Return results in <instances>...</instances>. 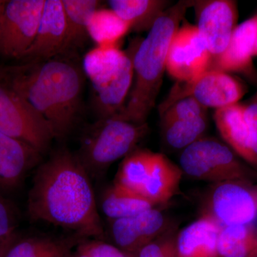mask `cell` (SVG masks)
Instances as JSON below:
<instances>
[{
    "mask_svg": "<svg viewBox=\"0 0 257 257\" xmlns=\"http://www.w3.org/2000/svg\"><path fill=\"white\" fill-rule=\"evenodd\" d=\"M168 221L163 213L152 208L137 215L111 221L113 244L136 255L147 243L168 231Z\"/></svg>",
    "mask_w": 257,
    "mask_h": 257,
    "instance_id": "obj_13",
    "label": "cell"
},
{
    "mask_svg": "<svg viewBox=\"0 0 257 257\" xmlns=\"http://www.w3.org/2000/svg\"><path fill=\"white\" fill-rule=\"evenodd\" d=\"M108 4L136 32L150 31L157 19L171 7V2L165 0H110Z\"/></svg>",
    "mask_w": 257,
    "mask_h": 257,
    "instance_id": "obj_20",
    "label": "cell"
},
{
    "mask_svg": "<svg viewBox=\"0 0 257 257\" xmlns=\"http://www.w3.org/2000/svg\"><path fill=\"white\" fill-rule=\"evenodd\" d=\"M179 167L184 175L212 184L231 180L257 181V172L226 144L204 136L182 150Z\"/></svg>",
    "mask_w": 257,
    "mask_h": 257,
    "instance_id": "obj_6",
    "label": "cell"
},
{
    "mask_svg": "<svg viewBox=\"0 0 257 257\" xmlns=\"http://www.w3.org/2000/svg\"><path fill=\"white\" fill-rule=\"evenodd\" d=\"M18 239V235L16 233L9 236V237L0 239V257H5L8 250Z\"/></svg>",
    "mask_w": 257,
    "mask_h": 257,
    "instance_id": "obj_33",
    "label": "cell"
},
{
    "mask_svg": "<svg viewBox=\"0 0 257 257\" xmlns=\"http://www.w3.org/2000/svg\"><path fill=\"white\" fill-rule=\"evenodd\" d=\"M76 248L89 257H135V255L126 252L113 243L106 242L102 239L82 240Z\"/></svg>",
    "mask_w": 257,
    "mask_h": 257,
    "instance_id": "obj_29",
    "label": "cell"
},
{
    "mask_svg": "<svg viewBox=\"0 0 257 257\" xmlns=\"http://www.w3.org/2000/svg\"><path fill=\"white\" fill-rule=\"evenodd\" d=\"M194 3L181 0L170 7L157 19L147 37L138 42L133 60L135 83L117 116L133 122L147 123L162 87L171 42Z\"/></svg>",
    "mask_w": 257,
    "mask_h": 257,
    "instance_id": "obj_3",
    "label": "cell"
},
{
    "mask_svg": "<svg viewBox=\"0 0 257 257\" xmlns=\"http://www.w3.org/2000/svg\"><path fill=\"white\" fill-rule=\"evenodd\" d=\"M183 172L165 155L155 152L151 170L141 194L155 207L166 204L178 192Z\"/></svg>",
    "mask_w": 257,
    "mask_h": 257,
    "instance_id": "obj_18",
    "label": "cell"
},
{
    "mask_svg": "<svg viewBox=\"0 0 257 257\" xmlns=\"http://www.w3.org/2000/svg\"><path fill=\"white\" fill-rule=\"evenodd\" d=\"M219 257H250L257 249L253 226H221L217 243Z\"/></svg>",
    "mask_w": 257,
    "mask_h": 257,
    "instance_id": "obj_26",
    "label": "cell"
},
{
    "mask_svg": "<svg viewBox=\"0 0 257 257\" xmlns=\"http://www.w3.org/2000/svg\"><path fill=\"white\" fill-rule=\"evenodd\" d=\"M82 240L73 234L67 238L33 236L18 239L5 257H66Z\"/></svg>",
    "mask_w": 257,
    "mask_h": 257,
    "instance_id": "obj_22",
    "label": "cell"
},
{
    "mask_svg": "<svg viewBox=\"0 0 257 257\" xmlns=\"http://www.w3.org/2000/svg\"><path fill=\"white\" fill-rule=\"evenodd\" d=\"M6 4L7 1H5V0H0V30H1L2 23H3V15H4Z\"/></svg>",
    "mask_w": 257,
    "mask_h": 257,
    "instance_id": "obj_35",
    "label": "cell"
},
{
    "mask_svg": "<svg viewBox=\"0 0 257 257\" xmlns=\"http://www.w3.org/2000/svg\"><path fill=\"white\" fill-rule=\"evenodd\" d=\"M207 116V109L191 96L179 99L161 114V124Z\"/></svg>",
    "mask_w": 257,
    "mask_h": 257,
    "instance_id": "obj_28",
    "label": "cell"
},
{
    "mask_svg": "<svg viewBox=\"0 0 257 257\" xmlns=\"http://www.w3.org/2000/svg\"><path fill=\"white\" fill-rule=\"evenodd\" d=\"M214 120L218 132L226 145L251 167L252 156L243 104L236 103L216 109Z\"/></svg>",
    "mask_w": 257,
    "mask_h": 257,
    "instance_id": "obj_19",
    "label": "cell"
},
{
    "mask_svg": "<svg viewBox=\"0 0 257 257\" xmlns=\"http://www.w3.org/2000/svg\"><path fill=\"white\" fill-rule=\"evenodd\" d=\"M138 42L126 52L117 47H96L84 56L83 72L92 84L98 119L122 111L133 84V55Z\"/></svg>",
    "mask_w": 257,
    "mask_h": 257,
    "instance_id": "obj_4",
    "label": "cell"
},
{
    "mask_svg": "<svg viewBox=\"0 0 257 257\" xmlns=\"http://www.w3.org/2000/svg\"><path fill=\"white\" fill-rule=\"evenodd\" d=\"M167 231L160 237L143 246L135 257H177L176 236Z\"/></svg>",
    "mask_w": 257,
    "mask_h": 257,
    "instance_id": "obj_30",
    "label": "cell"
},
{
    "mask_svg": "<svg viewBox=\"0 0 257 257\" xmlns=\"http://www.w3.org/2000/svg\"><path fill=\"white\" fill-rule=\"evenodd\" d=\"M256 40L257 14L236 26L227 48L209 69L242 74L253 80L256 79L253 64Z\"/></svg>",
    "mask_w": 257,
    "mask_h": 257,
    "instance_id": "obj_15",
    "label": "cell"
},
{
    "mask_svg": "<svg viewBox=\"0 0 257 257\" xmlns=\"http://www.w3.org/2000/svg\"><path fill=\"white\" fill-rule=\"evenodd\" d=\"M66 22L67 42L66 52L82 46L88 35V24L93 13L99 9L97 0H62Z\"/></svg>",
    "mask_w": 257,
    "mask_h": 257,
    "instance_id": "obj_23",
    "label": "cell"
},
{
    "mask_svg": "<svg viewBox=\"0 0 257 257\" xmlns=\"http://www.w3.org/2000/svg\"><path fill=\"white\" fill-rule=\"evenodd\" d=\"M162 125V140L169 148L184 150L205 136L209 126L208 116L178 120Z\"/></svg>",
    "mask_w": 257,
    "mask_h": 257,
    "instance_id": "obj_27",
    "label": "cell"
},
{
    "mask_svg": "<svg viewBox=\"0 0 257 257\" xmlns=\"http://www.w3.org/2000/svg\"><path fill=\"white\" fill-rule=\"evenodd\" d=\"M28 212L32 221L68 230L83 239L104 236L90 176L66 149L54 152L37 169Z\"/></svg>",
    "mask_w": 257,
    "mask_h": 257,
    "instance_id": "obj_1",
    "label": "cell"
},
{
    "mask_svg": "<svg viewBox=\"0 0 257 257\" xmlns=\"http://www.w3.org/2000/svg\"><path fill=\"white\" fill-rule=\"evenodd\" d=\"M41 155L28 144L0 132V190L20 187L30 170L40 163Z\"/></svg>",
    "mask_w": 257,
    "mask_h": 257,
    "instance_id": "obj_16",
    "label": "cell"
},
{
    "mask_svg": "<svg viewBox=\"0 0 257 257\" xmlns=\"http://www.w3.org/2000/svg\"><path fill=\"white\" fill-rule=\"evenodd\" d=\"M88 35L98 47H116L131 30V25L112 10H96L88 24Z\"/></svg>",
    "mask_w": 257,
    "mask_h": 257,
    "instance_id": "obj_25",
    "label": "cell"
},
{
    "mask_svg": "<svg viewBox=\"0 0 257 257\" xmlns=\"http://www.w3.org/2000/svg\"><path fill=\"white\" fill-rule=\"evenodd\" d=\"M155 155V152L147 149L134 150L121 161L114 182L142 195Z\"/></svg>",
    "mask_w": 257,
    "mask_h": 257,
    "instance_id": "obj_24",
    "label": "cell"
},
{
    "mask_svg": "<svg viewBox=\"0 0 257 257\" xmlns=\"http://www.w3.org/2000/svg\"><path fill=\"white\" fill-rule=\"evenodd\" d=\"M84 77L77 64L58 56L0 68V84L40 112L58 140L68 135L77 119Z\"/></svg>",
    "mask_w": 257,
    "mask_h": 257,
    "instance_id": "obj_2",
    "label": "cell"
},
{
    "mask_svg": "<svg viewBox=\"0 0 257 257\" xmlns=\"http://www.w3.org/2000/svg\"><path fill=\"white\" fill-rule=\"evenodd\" d=\"M66 257H89L87 256L86 253L82 252V251H79L77 248H74V250H72Z\"/></svg>",
    "mask_w": 257,
    "mask_h": 257,
    "instance_id": "obj_34",
    "label": "cell"
},
{
    "mask_svg": "<svg viewBox=\"0 0 257 257\" xmlns=\"http://www.w3.org/2000/svg\"><path fill=\"white\" fill-rule=\"evenodd\" d=\"M246 92L247 88L240 79L222 71L209 69L191 82H177L160 106V113L162 114L176 101L188 96L207 109H221L239 103Z\"/></svg>",
    "mask_w": 257,
    "mask_h": 257,
    "instance_id": "obj_9",
    "label": "cell"
},
{
    "mask_svg": "<svg viewBox=\"0 0 257 257\" xmlns=\"http://www.w3.org/2000/svg\"><path fill=\"white\" fill-rule=\"evenodd\" d=\"M0 132L45 153L55 134L50 123L21 96L0 84Z\"/></svg>",
    "mask_w": 257,
    "mask_h": 257,
    "instance_id": "obj_7",
    "label": "cell"
},
{
    "mask_svg": "<svg viewBox=\"0 0 257 257\" xmlns=\"http://www.w3.org/2000/svg\"><path fill=\"white\" fill-rule=\"evenodd\" d=\"M149 130L147 122H133L117 115L99 118L84 130L75 155L89 175L96 178L138 148Z\"/></svg>",
    "mask_w": 257,
    "mask_h": 257,
    "instance_id": "obj_5",
    "label": "cell"
},
{
    "mask_svg": "<svg viewBox=\"0 0 257 257\" xmlns=\"http://www.w3.org/2000/svg\"><path fill=\"white\" fill-rule=\"evenodd\" d=\"M204 207V215L221 226H253L257 220V185L244 180L212 184Z\"/></svg>",
    "mask_w": 257,
    "mask_h": 257,
    "instance_id": "obj_8",
    "label": "cell"
},
{
    "mask_svg": "<svg viewBox=\"0 0 257 257\" xmlns=\"http://www.w3.org/2000/svg\"><path fill=\"white\" fill-rule=\"evenodd\" d=\"M211 56L196 25L184 22L172 39L166 70L179 82H188L207 71Z\"/></svg>",
    "mask_w": 257,
    "mask_h": 257,
    "instance_id": "obj_12",
    "label": "cell"
},
{
    "mask_svg": "<svg viewBox=\"0 0 257 257\" xmlns=\"http://www.w3.org/2000/svg\"><path fill=\"white\" fill-rule=\"evenodd\" d=\"M45 0L7 1L0 30V55L20 60L36 37Z\"/></svg>",
    "mask_w": 257,
    "mask_h": 257,
    "instance_id": "obj_10",
    "label": "cell"
},
{
    "mask_svg": "<svg viewBox=\"0 0 257 257\" xmlns=\"http://www.w3.org/2000/svg\"><path fill=\"white\" fill-rule=\"evenodd\" d=\"M242 104L252 156L251 168L257 172V91L246 103Z\"/></svg>",
    "mask_w": 257,
    "mask_h": 257,
    "instance_id": "obj_31",
    "label": "cell"
},
{
    "mask_svg": "<svg viewBox=\"0 0 257 257\" xmlns=\"http://www.w3.org/2000/svg\"><path fill=\"white\" fill-rule=\"evenodd\" d=\"M221 226L203 215L181 230L176 236L177 257H219L218 237Z\"/></svg>",
    "mask_w": 257,
    "mask_h": 257,
    "instance_id": "obj_17",
    "label": "cell"
},
{
    "mask_svg": "<svg viewBox=\"0 0 257 257\" xmlns=\"http://www.w3.org/2000/svg\"><path fill=\"white\" fill-rule=\"evenodd\" d=\"M250 257H257V249L254 251V253H253Z\"/></svg>",
    "mask_w": 257,
    "mask_h": 257,
    "instance_id": "obj_37",
    "label": "cell"
},
{
    "mask_svg": "<svg viewBox=\"0 0 257 257\" xmlns=\"http://www.w3.org/2000/svg\"><path fill=\"white\" fill-rule=\"evenodd\" d=\"M194 8L196 26L211 56V65L226 50L237 26V3L232 0H199Z\"/></svg>",
    "mask_w": 257,
    "mask_h": 257,
    "instance_id": "obj_11",
    "label": "cell"
},
{
    "mask_svg": "<svg viewBox=\"0 0 257 257\" xmlns=\"http://www.w3.org/2000/svg\"><path fill=\"white\" fill-rule=\"evenodd\" d=\"M18 211L8 199L0 196V239L16 233L19 220Z\"/></svg>",
    "mask_w": 257,
    "mask_h": 257,
    "instance_id": "obj_32",
    "label": "cell"
},
{
    "mask_svg": "<svg viewBox=\"0 0 257 257\" xmlns=\"http://www.w3.org/2000/svg\"><path fill=\"white\" fill-rule=\"evenodd\" d=\"M253 56L257 57V40L256 42V45H255L254 52H253Z\"/></svg>",
    "mask_w": 257,
    "mask_h": 257,
    "instance_id": "obj_36",
    "label": "cell"
},
{
    "mask_svg": "<svg viewBox=\"0 0 257 257\" xmlns=\"http://www.w3.org/2000/svg\"><path fill=\"white\" fill-rule=\"evenodd\" d=\"M100 207L103 214L111 221L137 215L156 207L143 196L115 182L101 195Z\"/></svg>",
    "mask_w": 257,
    "mask_h": 257,
    "instance_id": "obj_21",
    "label": "cell"
},
{
    "mask_svg": "<svg viewBox=\"0 0 257 257\" xmlns=\"http://www.w3.org/2000/svg\"><path fill=\"white\" fill-rule=\"evenodd\" d=\"M67 22L62 0H45L36 37L20 60H50L66 52Z\"/></svg>",
    "mask_w": 257,
    "mask_h": 257,
    "instance_id": "obj_14",
    "label": "cell"
}]
</instances>
